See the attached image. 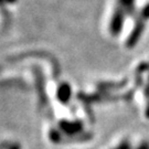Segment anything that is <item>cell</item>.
<instances>
[{
	"label": "cell",
	"mask_w": 149,
	"mask_h": 149,
	"mask_svg": "<svg viewBox=\"0 0 149 149\" xmlns=\"http://www.w3.org/2000/svg\"><path fill=\"white\" fill-rule=\"evenodd\" d=\"M125 10L122 7V5L118 3L116 7V10L114 12L112 18V21H111V27H109V31L112 33V36L116 37L118 36L120 31H122L123 24H124V18H125Z\"/></svg>",
	"instance_id": "cell-1"
},
{
	"label": "cell",
	"mask_w": 149,
	"mask_h": 149,
	"mask_svg": "<svg viewBox=\"0 0 149 149\" xmlns=\"http://www.w3.org/2000/svg\"><path fill=\"white\" fill-rule=\"evenodd\" d=\"M107 149H149V141L143 140L138 144H134L129 138H123L117 144L113 145Z\"/></svg>",
	"instance_id": "cell-2"
},
{
	"label": "cell",
	"mask_w": 149,
	"mask_h": 149,
	"mask_svg": "<svg viewBox=\"0 0 149 149\" xmlns=\"http://www.w3.org/2000/svg\"><path fill=\"white\" fill-rule=\"evenodd\" d=\"M145 24H146L145 22L140 21L138 19H136L135 27H134L133 31H132L130 36L128 37L127 41H126V47H127V48H133V47H135V45L137 44L138 40L140 39L143 32H144Z\"/></svg>",
	"instance_id": "cell-3"
},
{
	"label": "cell",
	"mask_w": 149,
	"mask_h": 149,
	"mask_svg": "<svg viewBox=\"0 0 149 149\" xmlns=\"http://www.w3.org/2000/svg\"><path fill=\"white\" fill-rule=\"evenodd\" d=\"M71 94H72V90L69 83H61L56 91L58 100L62 104H68L71 98Z\"/></svg>",
	"instance_id": "cell-4"
},
{
	"label": "cell",
	"mask_w": 149,
	"mask_h": 149,
	"mask_svg": "<svg viewBox=\"0 0 149 149\" xmlns=\"http://www.w3.org/2000/svg\"><path fill=\"white\" fill-rule=\"evenodd\" d=\"M127 80H124L120 83H101L98 85V90L102 91V93H107L108 91H114V90H119L123 88L126 85Z\"/></svg>",
	"instance_id": "cell-5"
},
{
	"label": "cell",
	"mask_w": 149,
	"mask_h": 149,
	"mask_svg": "<svg viewBox=\"0 0 149 149\" xmlns=\"http://www.w3.org/2000/svg\"><path fill=\"white\" fill-rule=\"evenodd\" d=\"M118 3L122 5L128 16H133L135 12V0H119Z\"/></svg>",
	"instance_id": "cell-6"
},
{
	"label": "cell",
	"mask_w": 149,
	"mask_h": 149,
	"mask_svg": "<svg viewBox=\"0 0 149 149\" xmlns=\"http://www.w3.org/2000/svg\"><path fill=\"white\" fill-rule=\"evenodd\" d=\"M137 19L143 22H146L147 20H148L149 19V3L145 6L144 9L140 11V13H139V16Z\"/></svg>",
	"instance_id": "cell-7"
},
{
	"label": "cell",
	"mask_w": 149,
	"mask_h": 149,
	"mask_svg": "<svg viewBox=\"0 0 149 149\" xmlns=\"http://www.w3.org/2000/svg\"><path fill=\"white\" fill-rule=\"evenodd\" d=\"M0 149H21V146L18 143H9L3 141L0 144Z\"/></svg>",
	"instance_id": "cell-8"
},
{
	"label": "cell",
	"mask_w": 149,
	"mask_h": 149,
	"mask_svg": "<svg viewBox=\"0 0 149 149\" xmlns=\"http://www.w3.org/2000/svg\"><path fill=\"white\" fill-rule=\"evenodd\" d=\"M145 96H146V100H147V104H146V107H145V116L149 119V79L148 83L145 87Z\"/></svg>",
	"instance_id": "cell-9"
},
{
	"label": "cell",
	"mask_w": 149,
	"mask_h": 149,
	"mask_svg": "<svg viewBox=\"0 0 149 149\" xmlns=\"http://www.w3.org/2000/svg\"><path fill=\"white\" fill-rule=\"evenodd\" d=\"M146 71H149V62H145V63H141L138 66V68H137V70H136V72H137L138 76L141 74V73L146 72Z\"/></svg>",
	"instance_id": "cell-10"
},
{
	"label": "cell",
	"mask_w": 149,
	"mask_h": 149,
	"mask_svg": "<svg viewBox=\"0 0 149 149\" xmlns=\"http://www.w3.org/2000/svg\"><path fill=\"white\" fill-rule=\"evenodd\" d=\"M15 1H17V0H0V3H11Z\"/></svg>",
	"instance_id": "cell-11"
}]
</instances>
